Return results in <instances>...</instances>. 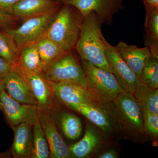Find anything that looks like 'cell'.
<instances>
[{
  "instance_id": "83f0119b",
  "label": "cell",
  "mask_w": 158,
  "mask_h": 158,
  "mask_svg": "<svg viewBox=\"0 0 158 158\" xmlns=\"http://www.w3.org/2000/svg\"><path fill=\"white\" fill-rule=\"evenodd\" d=\"M18 19L14 15L7 14L0 10V29L5 30L11 28Z\"/></svg>"
},
{
  "instance_id": "30bf717a",
  "label": "cell",
  "mask_w": 158,
  "mask_h": 158,
  "mask_svg": "<svg viewBox=\"0 0 158 158\" xmlns=\"http://www.w3.org/2000/svg\"><path fill=\"white\" fill-rule=\"evenodd\" d=\"M123 0H65L63 3L74 6L85 17L94 12L102 23L111 26L113 17L124 9Z\"/></svg>"
},
{
  "instance_id": "1f68e13d",
  "label": "cell",
  "mask_w": 158,
  "mask_h": 158,
  "mask_svg": "<svg viewBox=\"0 0 158 158\" xmlns=\"http://www.w3.org/2000/svg\"><path fill=\"white\" fill-rule=\"evenodd\" d=\"M117 156V153L113 150H110L106 152H103L98 156L99 158H116Z\"/></svg>"
},
{
  "instance_id": "8992f818",
  "label": "cell",
  "mask_w": 158,
  "mask_h": 158,
  "mask_svg": "<svg viewBox=\"0 0 158 158\" xmlns=\"http://www.w3.org/2000/svg\"><path fill=\"white\" fill-rule=\"evenodd\" d=\"M71 50L56 62L44 67L41 75L50 81L76 83L87 90V81L85 72Z\"/></svg>"
},
{
  "instance_id": "9a60e30c",
  "label": "cell",
  "mask_w": 158,
  "mask_h": 158,
  "mask_svg": "<svg viewBox=\"0 0 158 158\" xmlns=\"http://www.w3.org/2000/svg\"><path fill=\"white\" fill-rule=\"evenodd\" d=\"M114 47L140 80L142 71L151 56L148 48L146 46L140 48L123 41L118 42Z\"/></svg>"
},
{
  "instance_id": "6da1fadb",
  "label": "cell",
  "mask_w": 158,
  "mask_h": 158,
  "mask_svg": "<svg viewBox=\"0 0 158 158\" xmlns=\"http://www.w3.org/2000/svg\"><path fill=\"white\" fill-rule=\"evenodd\" d=\"M102 106L125 139L137 143L150 141L151 137L144 128L142 109L133 94L122 92L113 102Z\"/></svg>"
},
{
  "instance_id": "d590c367",
  "label": "cell",
  "mask_w": 158,
  "mask_h": 158,
  "mask_svg": "<svg viewBox=\"0 0 158 158\" xmlns=\"http://www.w3.org/2000/svg\"><path fill=\"white\" fill-rule=\"evenodd\" d=\"M1 31H2V30H1V29H0V32H1Z\"/></svg>"
},
{
  "instance_id": "44dd1931",
  "label": "cell",
  "mask_w": 158,
  "mask_h": 158,
  "mask_svg": "<svg viewBox=\"0 0 158 158\" xmlns=\"http://www.w3.org/2000/svg\"><path fill=\"white\" fill-rule=\"evenodd\" d=\"M134 96L143 111L158 115V89L151 88L141 82Z\"/></svg>"
},
{
  "instance_id": "d6986e66",
  "label": "cell",
  "mask_w": 158,
  "mask_h": 158,
  "mask_svg": "<svg viewBox=\"0 0 158 158\" xmlns=\"http://www.w3.org/2000/svg\"><path fill=\"white\" fill-rule=\"evenodd\" d=\"M18 63L27 70L41 75L43 65L37 43L31 44L19 49Z\"/></svg>"
},
{
  "instance_id": "603a6c76",
  "label": "cell",
  "mask_w": 158,
  "mask_h": 158,
  "mask_svg": "<svg viewBox=\"0 0 158 158\" xmlns=\"http://www.w3.org/2000/svg\"><path fill=\"white\" fill-rule=\"evenodd\" d=\"M59 122L63 134L68 139L75 140L81 136L82 125L78 116L65 112L60 116Z\"/></svg>"
},
{
  "instance_id": "484cf974",
  "label": "cell",
  "mask_w": 158,
  "mask_h": 158,
  "mask_svg": "<svg viewBox=\"0 0 158 158\" xmlns=\"http://www.w3.org/2000/svg\"><path fill=\"white\" fill-rule=\"evenodd\" d=\"M144 28L146 35L152 39L158 40V8H145Z\"/></svg>"
},
{
  "instance_id": "ffe728a7",
  "label": "cell",
  "mask_w": 158,
  "mask_h": 158,
  "mask_svg": "<svg viewBox=\"0 0 158 158\" xmlns=\"http://www.w3.org/2000/svg\"><path fill=\"white\" fill-rule=\"evenodd\" d=\"M37 44L44 67L51 65L69 52L46 36L39 40Z\"/></svg>"
},
{
  "instance_id": "e575fe53",
  "label": "cell",
  "mask_w": 158,
  "mask_h": 158,
  "mask_svg": "<svg viewBox=\"0 0 158 158\" xmlns=\"http://www.w3.org/2000/svg\"><path fill=\"white\" fill-rule=\"evenodd\" d=\"M55 1H58V2H63L64 1H65V0H55Z\"/></svg>"
},
{
  "instance_id": "836d02e7",
  "label": "cell",
  "mask_w": 158,
  "mask_h": 158,
  "mask_svg": "<svg viewBox=\"0 0 158 158\" xmlns=\"http://www.w3.org/2000/svg\"><path fill=\"white\" fill-rule=\"evenodd\" d=\"M4 90H5V87L4 82L2 80H0V95H1L2 91ZM0 108H1V103H0Z\"/></svg>"
},
{
  "instance_id": "7c38bea8",
  "label": "cell",
  "mask_w": 158,
  "mask_h": 158,
  "mask_svg": "<svg viewBox=\"0 0 158 158\" xmlns=\"http://www.w3.org/2000/svg\"><path fill=\"white\" fill-rule=\"evenodd\" d=\"M39 121L48 143L49 157H72L69 147L58 132L51 113L40 111Z\"/></svg>"
},
{
  "instance_id": "9c48e42d",
  "label": "cell",
  "mask_w": 158,
  "mask_h": 158,
  "mask_svg": "<svg viewBox=\"0 0 158 158\" xmlns=\"http://www.w3.org/2000/svg\"><path fill=\"white\" fill-rule=\"evenodd\" d=\"M1 109L11 127L21 123L33 126L39 121L40 110L37 105L19 102L3 90L0 95Z\"/></svg>"
},
{
  "instance_id": "52a82bcc",
  "label": "cell",
  "mask_w": 158,
  "mask_h": 158,
  "mask_svg": "<svg viewBox=\"0 0 158 158\" xmlns=\"http://www.w3.org/2000/svg\"><path fill=\"white\" fill-rule=\"evenodd\" d=\"M102 42L106 58L118 84L125 92L134 95L141 83L140 80L122 59L115 47L110 44L104 36Z\"/></svg>"
},
{
  "instance_id": "8fae6325",
  "label": "cell",
  "mask_w": 158,
  "mask_h": 158,
  "mask_svg": "<svg viewBox=\"0 0 158 158\" xmlns=\"http://www.w3.org/2000/svg\"><path fill=\"white\" fill-rule=\"evenodd\" d=\"M48 81L56 98L67 107L81 104L102 106L94 100L87 89L78 84Z\"/></svg>"
},
{
  "instance_id": "2e32d148",
  "label": "cell",
  "mask_w": 158,
  "mask_h": 158,
  "mask_svg": "<svg viewBox=\"0 0 158 158\" xmlns=\"http://www.w3.org/2000/svg\"><path fill=\"white\" fill-rule=\"evenodd\" d=\"M32 127L23 123L11 127L14 134L11 152L13 157L31 158L33 150Z\"/></svg>"
},
{
  "instance_id": "4dcf8cb0",
  "label": "cell",
  "mask_w": 158,
  "mask_h": 158,
  "mask_svg": "<svg viewBox=\"0 0 158 158\" xmlns=\"http://www.w3.org/2000/svg\"><path fill=\"white\" fill-rule=\"evenodd\" d=\"M12 69V66L0 57V80L4 81L5 77Z\"/></svg>"
},
{
  "instance_id": "7a4b0ae2",
  "label": "cell",
  "mask_w": 158,
  "mask_h": 158,
  "mask_svg": "<svg viewBox=\"0 0 158 158\" xmlns=\"http://www.w3.org/2000/svg\"><path fill=\"white\" fill-rule=\"evenodd\" d=\"M102 23L96 14L91 12L84 17L80 37L74 49L81 60L113 73L106 56L102 39Z\"/></svg>"
},
{
  "instance_id": "d6a6232c",
  "label": "cell",
  "mask_w": 158,
  "mask_h": 158,
  "mask_svg": "<svg viewBox=\"0 0 158 158\" xmlns=\"http://www.w3.org/2000/svg\"><path fill=\"white\" fill-rule=\"evenodd\" d=\"M145 8H158V0H142Z\"/></svg>"
},
{
  "instance_id": "ba28073f",
  "label": "cell",
  "mask_w": 158,
  "mask_h": 158,
  "mask_svg": "<svg viewBox=\"0 0 158 158\" xmlns=\"http://www.w3.org/2000/svg\"><path fill=\"white\" fill-rule=\"evenodd\" d=\"M28 85L40 111L52 113L55 106L56 97L48 81L41 75L26 69L18 63L12 66Z\"/></svg>"
},
{
  "instance_id": "5b68a950",
  "label": "cell",
  "mask_w": 158,
  "mask_h": 158,
  "mask_svg": "<svg viewBox=\"0 0 158 158\" xmlns=\"http://www.w3.org/2000/svg\"><path fill=\"white\" fill-rule=\"evenodd\" d=\"M61 5L44 14L26 20L23 24L17 28H10L2 30L13 38L19 49L27 44L37 43L46 35Z\"/></svg>"
},
{
  "instance_id": "f546056e",
  "label": "cell",
  "mask_w": 158,
  "mask_h": 158,
  "mask_svg": "<svg viewBox=\"0 0 158 158\" xmlns=\"http://www.w3.org/2000/svg\"><path fill=\"white\" fill-rule=\"evenodd\" d=\"M19 1L20 0H0V10L7 14L14 15L13 8Z\"/></svg>"
},
{
  "instance_id": "ac0fdd59",
  "label": "cell",
  "mask_w": 158,
  "mask_h": 158,
  "mask_svg": "<svg viewBox=\"0 0 158 158\" xmlns=\"http://www.w3.org/2000/svg\"><path fill=\"white\" fill-rule=\"evenodd\" d=\"M62 3L55 0H20L13 8V15L18 19L25 21L44 14Z\"/></svg>"
},
{
  "instance_id": "5bb4252c",
  "label": "cell",
  "mask_w": 158,
  "mask_h": 158,
  "mask_svg": "<svg viewBox=\"0 0 158 158\" xmlns=\"http://www.w3.org/2000/svg\"><path fill=\"white\" fill-rule=\"evenodd\" d=\"M3 82L5 90L11 98L21 103L37 105L28 85L13 68L7 74Z\"/></svg>"
},
{
  "instance_id": "d4e9b609",
  "label": "cell",
  "mask_w": 158,
  "mask_h": 158,
  "mask_svg": "<svg viewBox=\"0 0 158 158\" xmlns=\"http://www.w3.org/2000/svg\"><path fill=\"white\" fill-rule=\"evenodd\" d=\"M140 81L150 88L158 89V58L150 56L142 71Z\"/></svg>"
},
{
  "instance_id": "3957f363",
  "label": "cell",
  "mask_w": 158,
  "mask_h": 158,
  "mask_svg": "<svg viewBox=\"0 0 158 158\" xmlns=\"http://www.w3.org/2000/svg\"><path fill=\"white\" fill-rule=\"evenodd\" d=\"M46 36L66 52L74 49L84 17L74 6L62 3Z\"/></svg>"
},
{
  "instance_id": "cb8c5ba5",
  "label": "cell",
  "mask_w": 158,
  "mask_h": 158,
  "mask_svg": "<svg viewBox=\"0 0 158 158\" xmlns=\"http://www.w3.org/2000/svg\"><path fill=\"white\" fill-rule=\"evenodd\" d=\"M33 150L31 158L49 157V149L46 138L38 121L32 127Z\"/></svg>"
},
{
  "instance_id": "4316f807",
  "label": "cell",
  "mask_w": 158,
  "mask_h": 158,
  "mask_svg": "<svg viewBox=\"0 0 158 158\" xmlns=\"http://www.w3.org/2000/svg\"><path fill=\"white\" fill-rule=\"evenodd\" d=\"M144 126L147 132L151 137L157 139L158 137V115L143 111Z\"/></svg>"
},
{
  "instance_id": "7402d4cb",
  "label": "cell",
  "mask_w": 158,
  "mask_h": 158,
  "mask_svg": "<svg viewBox=\"0 0 158 158\" xmlns=\"http://www.w3.org/2000/svg\"><path fill=\"white\" fill-rule=\"evenodd\" d=\"M0 57L11 66L19 62V48L13 38L4 30L0 32Z\"/></svg>"
},
{
  "instance_id": "277c9868",
  "label": "cell",
  "mask_w": 158,
  "mask_h": 158,
  "mask_svg": "<svg viewBox=\"0 0 158 158\" xmlns=\"http://www.w3.org/2000/svg\"><path fill=\"white\" fill-rule=\"evenodd\" d=\"M87 81V90L97 103L102 106L111 102L124 92L112 73L99 68L85 60L81 61Z\"/></svg>"
},
{
  "instance_id": "f1b7e54d",
  "label": "cell",
  "mask_w": 158,
  "mask_h": 158,
  "mask_svg": "<svg viewBox=\"0 0 158 158\" xmlns=\"http://www.w3.org/2000/svg\"><path fill=\"white\" fill-rule=\"evenodd\" d=\"M144 37V44L149 50L151 56L158 58V40L152 39L146 35Z\"/></svg>"
},
{
  "instance_id": "e0dca14e",
  "label": "cell",
  "mask_w": 158,
  "mask_h": 158,
  "mask_svg": "<svg viewBox=\"0 0 158 158\" xmlns=\"http://www.w3.org/2000/svg\"><path fill=\"white\" fill-rule=\"evenodd\" d=\"M102 143V133L92 125L88 124L84 137L77 143L69 147L72 157L86 158L98 149Z\"/></svg>"
},
{
  "instance_id": "4fadbf2b",
  "label": "cell",
  "mask_w": 158,
  "mask_h": 158,
  "mask_svg": "<svg viewBox=\"0 0 158 158\" xmlns=\"http://www.w3.org/2000/svg\"><path fill=\"white\" fill-rule=\"evenodd\" d=\"M67 107L85 116L107 137H111L118 132L113 119L103 106L81 104Z\"/></svg>"
}]
</instances>
